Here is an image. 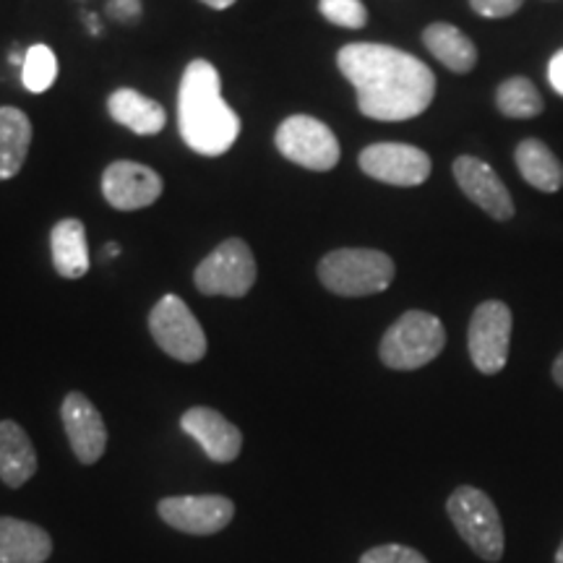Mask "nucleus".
I'll return each instance as SVG.
<instances>
[{"mask_svg":"<svg viewBox=\"0 0 563 563\" xmlns=\"http://www.w3.org/2000/svg\"><path fill=\"white\" fill-rule=\"evenodd\" d=\"M514 162L522 178L540 194H559L563 188V165L551 146L540 139L519 141Z\"/></svg>","mask_w":563,"mask_h":563,"instance_id":"nucleus-19","label":"nucleus"},{"mask_svg":"<svg viewBox=\"0 0 563 563\" xmlns=\"http://www.w3.org/2000/svg\"><path fill=\"white\" fill-rule=\"evenodd\" d=\"M422 45L433 55L441 66L454 74H470L477 66V47L462 30L446 21H435L422 32Z\"/></svg>","mask_w":563,"mask_h":563,"instance_id":"nucleus-20","label":"nucleus"},{"mask_svg":"<svg viewBox=\"0 0 563 563\" xmlns=\"http://www.w3.org/2000/svg\"><path fill=\"white\" fill-rule=\"evenodd\" d=\"M274 141H277L282 157L313 173L334 170L342 154L334 131L311 115L285 118L279 123Z\"/></svg>","mask_w":563,"mask_h":563,"instance_id":"nucleus-7","label":"nucleus"},{"mask_svg":"<svg viewBox=\"0 0 563 563\" xmlns=\"http://www.w3.org/2000/svg\"><path fill=\"white\" fill-rule=\"evenodd\" d=\"M446 514L464 543L473 548V553L488 563L504 559V522L488 493L473 488V485H460L449 496Z\"/></svg>","mask_w":563,"mask_h":563,"instance_id":"nucleus-5","label":"nucleus"},{"mask_svg":"<svg viewBox=\"0 0 563 563\" xmlns=\"http://www.w3.org/2000/svg\"><path fill=\"white\" fill-rule=\"evenodd\" d=\"M55 272L66 279H81L89 272L87 230L81 220H60L51 232Z\"/></svg>","mask_w":563,"mask_h":563,"instance_id":"nucleus-21","label":"nucleus"},{"mask_svg":"<svg viewBox=\"0 0 563 563\" xmlns=\"http://www.w3.org/2000/svg\"><path fill=\"white\" fill-rule=\"evenodd\" d=\"M58 79V58L47 45H32L21 66V81L32 95H42Z\"/></svg>","mask_w":563,"mask_h":563,"instance_id":"nucleus-24","label":"nucleus"},{"mask_svg":"<svg viewBox=\"0 0 563 563\" xmlns=\"http://www.w3.org/2000/svg\"><path fill=\"white\" fill-rule=\"evenodd\" d=\"M477 16L485 19H509L525 5V0H470Z\"/></svg>","mask_w":563,"mask_h":563,"instance_id":"nucleus-27","label":"nucleus"},{"mask_svg":"<svg viewBox=\"0 0 563 563\" xmlns=\"http://www.w3.org/2000/svg\"><path fill=\"white\" fill-rule=\"evenodd\" d=\"M178 131L196 154L220 157L241 136V118L222 100V84L209 60H191L178 89Z\"/></svg>","mask_w":563,"mask_h":563,"instance_id":"nucleus-2","label":"nucleus"},{"mask_svg":"<svg viewBox=\"0 0 563 563\" xmlns=\"http://www.w3.org/2000/svg\"><path fill=\"white\" fill-rule=\"evenodd\" d=\"M446 347V329L439 316L407 311L386 329L378 357L391 371H418L433 363Z\"/></svg>","mask_w":563,"mask_h":563,"instance_id":"nucleus-4","label":"nucleus"},{"mask_svg":"<svg viewBox=\"0 0 563 563\" xmlns=\"http://www.w3.org/2000/svg\"><path fill=\"white\" fill-rule=\"evenodd\" d=\"M361 563H431V561H428L420 551H415V548L389 543V545H378V548H371V551H365L361 555Z\"/></svg>","mask_w":563,"mask_h":563,"instance_id":"nucleus-26","label":"nucleus"},{"mask_svg":"<svg viewBox=\"0 0 563 563\" xmlns=\"http://www.w3.org/2000/svg\"><path fill=\"white\" fill-rule=\"evenodd\" d=\"M108 13L115 21L133 24V21L141 16V0H110Z\"/></svg>","mask_w":563,"mask_h":563,"instance_id":"nucleus-28","label":"nucleus"},{"mask_svg":"<svg viewBox=\"0 0 563 563\" xmlns=\"http://www.w3.org/2000/svg\"><path fill=\"white\" fill-rule=\"evenodd\" d=\"M496 108L511 121H530V118H538L545 110V102L538 87L527 76H509V79L498 84Z\"/></svg>","mask_w":563,"mask_h":563,"instance_id":"nucleus-23","label":"nucleus"},{"mask_svg":"<svg viewBox=\"0 0 563 563\" xmlns=\"http://www.w3.org/2000/svg\"><path fill=\"white\" fill-rule=\"evenodd\" d=\"M110 118L115 123L136 133V136H157L165 129L167 112L152 97H144L136 89H118L108 100Z\"/></svg>","mask_w":563,"mask_h":563,"instance_id":"nucleus-17","label":"nucleus"},{"mask_svg":"<svg viewBox=\"0 0 563 563\" xmlns=\"http://www.w3.org/2000/svg\"><path fill=\"white\" fill-rule=\"evenodd\" d=\"M555 563H563V540H561V548H559V553H555Z\"/></svg>","mask_w":563,"mask_h":563,"instance_id":"nucleus-34","label":"nucleus"},{"mask_svg":"<svg viewBox=\"0 0 563 563\" xmlns=\"http://www.w3.org/2000/svg\"><path fill=\"white\" fill-rule=\"evenodd\" d=\"M165 191L159 173L139 162L118 159L102 173V194L110 207L121 211H136L152 207Z\"/></svg>","mask_w":563,"mask_h":563,"instance_id":"nucleus-13","label":"nucleus"},{"mask_svg":"<svg viewBox=\"0 0 563 563\" xmlns=\"http://www.w3.org/2000/svg\"><path fill=\"white\" fill-rule=\"evenodd\" d=\"M361 170L368 178L386 183V186L415 188L431 178V157L412 144H397V141H384V144H371L361 152Z\"/></svg>","mask_w":563,"mask_h":563,"instance_id":"nucleus-10","label":"nucleus"},{"mask_svg":"<svg viewBox=\"0 0 563 563\" xmlns=\"http://www.w3.org/2000/svg\"><path fill=\"white\" fill-rule=\"evenodd\" d=\"M319 11L323 19L342 30H363L368 24V9L363 0H319Z\"/></svg>","mask_w":563,"mask_h":563,"instance_id":"nucleus-25","label":"nucleus"},{"mask_svg":"<svg viewBox=\"0 0 563 563\" xmlns=\"http://www.w3.org/2000/svg\"><path fill=\"white\" fill-rule=\"evenodd\" d=\"M150 332L162 352L180 363H199L207 355V334L178 295H165L150 313Z\"/></svg>","mask_w":563,"mask_h":563,"instance_id":"nucleus-9","label":"nucleus"},{"mask_svg":"<svg viewBox=\"0 0 563 563\" xmlns=\"http://www.w3.org/2000/svg\"><path fill=\"white\" fill-rule=\"evenodd\" d=\"M37 473V452L30 435L13 420H0V481L21 488Z\"/></svg>","mask_w":563,"mask_h":563,"instance_id":"nucleus-18","label":"nucleus"},{"mask_svg":"<svg viewBox=\"0 0 563 563\" xmlns=\"http://www.w3.org/2000/svg\"><path fill=\"white\" fill-rule=\"evenodd\" d=\"M60 418L76 460L81 464L100 462L108 449V428L100 410L81 391H70L60 405Z\"/></svg>","mask_w":563,"mask_h":563,"instance_id":"nucleus-14","label":"nucleus"},{"mask_svg":"<svg viewBox=\"0 0 563 563\" xmlns=\"http://www.w3.org/2000/svg\"><path fill=\"white\" fill-rule=\"evenodd\" d=\"M551 373H553V382L559 384L561 389H563V352H561V355L555 357V361H553V368H551Z\"/></svg>","mask_w":563,"mask_h":563,"instance_id":"nucleus-30","label":"nucleus"},{"mask_svg":"<svg viewBox=\"0 0 563 563\" xmlns=\"http://www.w3.org/2000/svg\"><path fill=\"white\" fill-rule=\"evenodd\" d=\"M180 428L199 443L201 452L211 462L228 464L238 460L243 449V433L222 412L211 410V407H191L180 418Z\"/></svg>","mask_w":563,"mask_h":563,"instance_id":"nucleus-15","label":"nucleus"},{"mask_svg":"<svg viewBox=\"0 0 563 563\" xmlns=\"http://www.w3.org/2000/svg\"><path fill=\"white\" fill-rule=\"evenodd\" d=\"M336 66L357 91V110L373 121H410L435 97L433 70L399 47L352 42L336 53Z\"/></svg>","mask_w":563,"mask_h":563,"instance_id":"nucleus-1","label":"nucleus"},{"mask_svg":"<svg viewBox=\"0 0 563 563\" xmlns=\"http://www.w3.org/2000/svg\"><path fill=\"white\" fill-rule=\"evenodd\" d=\"M511 329L514 316L504 300H485L473 311L467 329V350L473 365L485 376H496L506 368Z\"/></svg>","mask_w":563,"mask_h":563,"instance_id":"nucleus-8","label":"nucleus"},{"mask_svg":"<svg viewBox=\"0 0 563 563\" xmlns=\"http://www.w3.org/2000/svg\"><path fill=\"white\" fill-rule=\"evenodd\" d=\"M394 274L391 256L373 249H336L319 264L321 285L340 298H368L389 290Z\"/></svg>","mask_w":563,"mask_h":563,"instance_id":"nucleus-3","label":"nucleus"},{"mask_svg":"<svg viewBox=\"0 0 563 563\" xmlns=\"http://www.w3.org/2000/svg\"><path fill=\"white\" fill-rule=\"evenodd\" d=\"M456 186L462 188V194L467 196L475 207H481L490 220L496 222H509L517 214V207H514V199L506 188V183L498 178V173L493 170L488 162L470 157V154H462V157L454 159L452 165Z\"/></svg>","mask_w":563,"mask_h":563,"instance_id":"nucleus-12","label":"nucleus"},{"mask_svg":"<svg viewBox=\"0 0 563 563\" xmlns=\"http://www.w3.org/2000/svg\"><path fill=\"white\" fill-rule=\"evenodd\" d=\"M53 553V538L40 525L0 517V563H45Z\"/></svg>","mask_w":563,"mask_h":563,"instance_id":"nucleus-16","label":"nucleus"},{"mask_svg":"<svg viewBox=\"0 0 563 563\" xmlns=\"http://www.w3.org/2000/svg\"><path fill=\"white\" fill-rule=\"evenodd\" d=\"M196 290L201 295H222V298H243L256 282V258L249 243L241 238H230L217 245L194 274Z\"/></svg>","mask_w":563,"mask_h":563,"instance_id":"nucleus-6","label":"nucleus"},{"mask_svg":"<svg viewBox=\"0 0 563 563\" xmlns=\"http://www.w3.org/2000/svg\"><path fill=\"white\" fill-rule=\"evenodd\" d=\"M548 81L563 97V51H559L548 63Z\"/></svg>","mask_w":563,"mask_h":563,"instance_id":"nucleus-29","label":"nucleus"},{"mask_svg":"<svg viewBox=\"0 0 563 563\" xmlns=\"http://www.w3.org/2000/svg\"><path fill=\"white\" fill-rule=\"evenodd\" d=\"M157 511L162 522L170 525L173 530L207 538V534L222 532L232 522L235 504L214 493L211 496H170L162 498Z\"/></svg>","mask_w":563,"mask_h":563,"instance_id":"nucleus-11","label":"nucleus"},{"mask_svg":"<svg viewBox=\"0 0 563 563\" xmlns=\"http://www.w3.org/2000/svg\"><path fill=\"white\" fill-rule=\"evenodd\" d=\"M201 3L209 5V9H214V11H224V9H230L235 0H201Z\"/></svg>","mask_w":563,"mask_h":563,"instance_id":"nucleus-31","label":"nucleus"},{"mask_svg":"<svg viewBox=\"0 0 563 563\" xmlns=\"http://www.w3.org/2000/svg\"><path fill=\"white\" fill-rule=\"evenodd\" d=\"M24 58H26V53L24 55H21V51L11 53V63H16V66H24Z\"/></svg>","mask_w":563,"mask_h":563,"instance_id":"nucleus-32","label":"nucleus"},{"mask_svg":"<svg viewBox=\"0 0 563 563\" xmlns=\"http://www.w3.org/2000/svg\"><path fill=\"white\" fill-rule=\"evenodd\" d=\"M104 253H108V256H118V253H121V249H118V245H108V249H104Z\"/></svg>","mask_w":563,"mask_h":563,"instance_id":"nucleus-33","label":"nucleus"},{"mask_svg":"<svg viewBox=\"0 0 563 563\" xmlns=\"http://www.w3.org/2000/svg\"><path fill=\"white\" fill-rule=\"evenodd\" d=\"M32 146V123L19 108H0V180H11L24 167Z\"/></svg>","mask_w":563,"mask_h":563,"instance_id":"nucleus-22","label":"nucleus"}]
</instances>
